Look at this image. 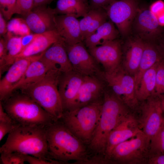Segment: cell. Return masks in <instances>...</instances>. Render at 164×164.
Instances as JSON below:
<instances>
[{"mask_svg":"<svg viewBox=\"0 0 164 164\" xmlns=\"http://www.w3.org/2000/svg\"><path fill=\"white\" fill-rule=\"evenodd\" d=\"M82 0L84 2L87 3V0Z\"/></svg>","mask_w":164,"mask_h":164,"instance_id":"f907efd6","label":"cell"},{"mask_svg":"<svg viewBox=\"0 0 164 164\" xmlns=\"http://www.w3.org/2000/svg\"><path fill=\"white\" fill-rule=\"evenodd\" d=\"M88 51L96 61L102 65L106 72L111 73L119 68L122 55L119 40L115 39L88 48Z\"/></svg>","mask_w":164,"mask_h":164,"instance_id":"4fadbf2b","label":"cell"},{"mask_svg":"<svg viewBox=\"0 0 164 164\" xmlns=\"http://www.w3.org/2000/svg\"><path fill=\"white\" fill-rule=\"evenodd\" d=\"M89 9L87 3L82 0H58L54 8L56 15H69L77 18L84 17Z\"/></svg>","mask_w":164,"mask_h":164,"instance_id":"4316f807","label":"cell"},{"mask_svg":"<svg viewBox=\"0 0 164 164\" xmlns=\"http://www.w3.org/2000/svg\"><path fill=\"white\" fill-rule=\"evenodd\" d=\"M163 125L164 127V121H163Z\"/></svg>","mask_w":164,"mask_h":164,"instance_id":"f5cc1de1","label":"cell"},{"mask_svg":"<svg viewBox=\"0 0 164 164\" xmlns=\"http://www.w3.org/2000/svg\"><path fill=\"white\" fill-rule=\"evenodd\" d=\"M46 136L50 158L61 163L72 160L82 163L87 159L84 142L60 120L46 127Z\"/></svg>","mask_w":164,"mask_h":164,"instance_id":"6da1fadb","label":"cell"},{"mask_svg":"<svg viewBox=\"0 0 164 164\" xmlns=\"http://www.w3.org/2000/svg\"><path fill=\"white\" fill-rule=\"evenodd\" d=\"M161 99L162 106L164 107V95L161 97Z\"/></svg>","mask_w":164,"mask_h":164,"instance_id":"681fc988","label":"cell"},{"mask_svg":"<svg viewBox=\"0 0 164 164\" xmlns=\"http://www.w3.org/2000/svg\"><path fill=\"white\" fill-rule=\"evenodd\" d=\"M149 160L151 164H164V153L153 155Z\"/></svg>","mask_w":164,"mask_h":164,"instance_id":"f6af8a7d","label":"cell"},{"mask_svg":"<svg viewBox=\"0 0 164 164\" xmlns=\"http://www.w3.org/2000/svg\"><path fill=\"white\" fill-rule=\"evenodd\" d=\"M62 74L56 70H49L41 80L21 91L36 102L56 121L61 119L64 111L58 87Z\"/></svg>","mask_w":164,"mask_h":164,"instance_id":"5b68a950","label":"cell"},{"mask_svg":"<svg viewBox=\"0 0 164 164\" xmlns=\"http://www.w3.org/2000/svg\"><path fill=\"white\" fill-rule=\"evenodd\" d=\"M160 26H164V12L157 17Z\"/></svg>","mask_w":164,"mask_h":164,"instance_id":"7dc6e473","label":"cell"},{"mask_svg":"<svg viewBox=\"0 0 164 164\" xmlns=\"http://www.w3.org/2000/svg\"><path fill=\"white\" fill-rule=\"evenodd\" d=\"M103 8L119 32L123 36H127L138 10L136 0H115Z\"/></svg>","mask_w":164,"mask_h":164,"instance_id":"ba28073f","label":"cell"},{"mask_svg":"<svg viewBox=\"0 0 164 164\" xmlns=\"http://www.w3.org/2000/svg\"><path fill=\"white\" fill-rule=\"evenodd\" d=\"M43 53L29 57L18 58L10 66L0 80L1 101H5L12 94L13 87L21 79L29 65L33 61L39 59Z\"/></svg>","mask_w":164,"mask_h":164,"instance_id":"8fae6325","label":"cell"},{"mask_svg":"<svg viewBox=\"0 0 164 164\" xmlns=\"http://www.w3.org/2000/svg\"><path fill=\"white\" fill-rule=\"evenodd\" d=\"M31 31L24 19H23L15 35L22 36L30 34Z\"/></svg>","mask_w":164,"mask_h":164,"instance_id":"b9f144b4","label":"cell"},{"mask_svg":"<svg viewBox=\"0 0 164 164\" xmlns=\"http://www.w3.org/2000/svg\"><path fill=\"white\" fill-rule=\"evenodd\" d=\"M23 19L14 18L9 22L7 25V32L15 34Z\"/></svg>","mask_w":164,"mask_h":164,"instance_id":"f35d334b","label":"cell"},{"mask_svg":"<svg viewBox=\"0 0 164 164\" xmlns=\"http://www.w3.org/2000/svg\"><path fill=\"white\" fill-rule=\"evenodd\" d=\"M61 39H62L56 30L41 33L34 41L22 50L16 59L41 53L53 44Z\"/></svg>","mask_w":164,"mask_h":164,"instance_id":"44dd1931","label":"cell"},{"mask_svg":"<svg viewBox=\"0 0 164 164\" xmlns=\"http://www.w3.org/2000/svg\"><path fill=\"white\" fill-rule=\"evenodd\" d=\"M2 13L0 12V35L5 36L7 32V25Z\"/></svg>","mask_w":164,"mask_h":164,"instance_id":"ee69618b","label":"cell"},{"mask_svg":"<svg viewBox=\"0 0 164 164\" xmlns=\"http://www.w3.org/2000/svg\"><path fill=\"white\" fill-rule=\"evenodd\" d=\"M56 15L54 9L42 6L33 9L24 16V20L31 31L41 34L56 30Z\"/></svg>","mask_w":164,"mask_h":164,"instance_id":"ac0fdd59","label":"cell"},{"mask_svg":"<svg viewBox=\"0 0 164 164\" xmlns=\"http://www.w3.org/2000/svg\"><path fill=\"white\" fill-rule=\"evenodd\" d=\"M162 108H163V111H164V107H162Z\"/></svg>","mask_w":164,"mask_h":164,"instance_id":"816d5d0a","label":"cell"},{"mask_svg":"<svg viewBox=\"0 0 164 164\" xmlns=\"http://www.w3.org/2000/svg\"><path fill=\"white\" fill-rule=\"evenodd\" d=\"M115 0H90L89 9L104 7Z\"/></svg>","mask_w":164,"mask_h":164,"instance_id":"60d3db41","label":"cell"},{"mask_svg":"<svg viewBox=\"0 0 164 164\" xmlns=\"http://www.w3.org/2000/svg\"><path fill=\"white\" fill-rule=\"evenodd\" d=\"M159 62L146 71L142 77L135 91L136 96L138 100L143 101L155 95L156 70Z\"/></svg>","mask_w":164,"mask_h":164,"instance_id":"484cf974","label":"cell"},{"mask_svg":"<svg viewBox=\"0 0 164 164\" xmlns=\"http://www.w3.org/2000/svg\"><path fill=\"white\" fill-rule=\"evenodd\" d=\"M163 58L159 46L157 47L150 43L145 42L144 48L138 69L134 77L135 91L145 72L156 63L163 59Z\"/></svg>","mask_w":164,"mask_h":164,"instance_id":"7402d4cb","label":"cell"},{"mask_svg":"<svg viewBox=\"0 0 164 164\" xmlns=\"http://www.w3.org/2000/svg\"><path fill=\"white\" fill-rule=\"evenodd\" d=\"M128 43L124 64L127 71L134 77L138 69L145 42L140 38H137L130 40Z\"/></svg>","mask_w":164,"mask_h":164,"instance_id":"603a6c76","label":"cell"},{"mask_svg":"<svg viewBox=\"0 0 164 164\" xmlns=\"http://www.w3.org/2000/svg\"><path fill=\"white\" fill-rule=\"evenodd\" d=\"M142 131L135 119L128 114L108 136L104 154L105 159H109L112 150L117 145L134 137Z\"/></svg>","mask_w":164,"mask_h":164,"instance_id":"9a60e30c","label":"cell"},{"mask_svg":"<svg viewBox=\"0 0 164 164\" xmlns=\"http://www.w3.org/2000/svg\"><path fill=\"white\" fill-rule=\"evenodd\" d=\"M1 102L5 111L19 125L47 127L56 121L36 102L21 92H14Z\"/></svg>","mask_w":164,"mask_h":164,"instance_id":"3957f363","label":"cell"},{"mask_svg":"<svg viewBox=\"0 0 164 164\" xmlns=\"http://www.w3.org/2000/svg\"><path fill=\"white\" fill-rule=\"evenodd\" d=\"M48 70L39 59L29 65L22 77L13 89V93L17 90L22 91L41 80Z\"/></svg>","mask_w":164,"mask_h":164,"instance_id":"cb8c5ba5","label":"cell"},{"mask_svg":"<svg viewBox=\"0 0 164 164\" xmlns=\"http://www.w3.org/2000/svg\"><path fill=\"white\" fill-rule=\"evenodd\" d=\"M149 144L142 131L132 139L117 145L112 150L109 159L119 163L141 162L147 155Z\"/></svg>","mask_w":164,"mask_h":164,"instance_id":"52a82bcc","label":"cell"},{"mask_svg":"<svg viewBox=\"0 0 164 164\" xmlns=\"http://www.w3.org/2000/svg\"><path fill=\"white\" fill-rule=\"evenodd\" d=\"M34 0H16L13 14H18L24 16L33 8Z\"/></svg>","mask_w":164,"mask_h":164,"instance_id":"d6a6232c","label":"cell"},{"mask_svg":"<svg viewBox=\"0 0 164 164\" xmlns=\"http://www.w3.org/2000/svg\"><path fill=\"white\" fill-rule=\"evenodd\" d=\"M25 161L30 164H59L60 162L53 159L48 160L44 159L32 155H25Z\"/></svg>","mask_w":164,"mask_h":164,"instance_id":"74e56055","label":"cell"},{"mask_svg":"<svg viewBox=\"0 0 164 164\" xmlns=\"http://www.w3.org/2000/svg\"><path fill=\"white\" fill-rule=\"evenodd\" d=\"M4 36L7 51L5 59L7 70L15 61L18 56L22 51V47L21 36H13V34L8 32Z\"/></svg>","mask_w":164,"mask_h":164,"instance_id":"83f0119b","label":"cell"},{"mask_svg":"<svg viewBox=\"0 0 164 164\" xmlns=\"http://www.w3.org/2000/svg\"><path fill=\"white\" fill-rule=\"evenodd\" d=\"M39 60L48 70H56L63 73L73 70L62 39L55 43L44 52Z\"/></svg>","mask_w":164,"mask_h":164,"instance_id":"2e32d148","label":"cell"},{"mask_svg":"<svg viewBox=\"0 0 164 164\" xmlns=\"http://www.w3.org/2000/svg\"><path fill=\"white\" fill-rule=\"evenodd\" d=\"M0 121L14 123L10 117L5 111L1 101L0 102Z\"/></svg>","mask_w":164,"mask_h":164,"instance_id":"7bdbcfd3","label":"cell"},{"mask_svg":"<svg viewBox=\"0 0 164 164\" xmlns=\"http://www.w3.org/2000/svg\"><path fill=\"white\" fill-rule=\"evenodd\" d=\"M64 45L73 70L84 76H94L97 72V61L83 41L72 45L64 43Z\"/></svg>","mask_w":164,"mask_h":164,"instance_id":"7c38bea8","label":"cell"},{"mask_svg":"<svg viewBox=\"0 0 164 164\" xmlns=\"http://www.w3.org/2000/svg\"><path fill=\"white\" fill-rule=\"evenodd\" d=\"M94 16L87 31L86 39L94 33L99 27L107 21L108 16L104 8H100L94 9Z\"/></svg>","mask_w":164,"mask_h":164,"instance_id":"f1b7e54d","label":"cell"},{"mask_svg":"<svg viewBox=\"0 0 164 164\" xmlns=\"http://www.w3.org/2000/svg\"><path fill=\"white\" fill-rule=\"evenodd\" d=\"M53 0H34V5L33 9L36 8L46 6Z\"/></svg>","mask_w":164,"mask_h":164,"instance_id":"bcb514c9","label":"cell"},{"mask_svg":"<svg viewBox=\"0 0 164 164\" xmlns=\"http://www.w3.org/2000/svg\"><path fill=\"white\" fill-rule=\"evenodd\" d=\"M135 18V29L141 39L155 40L162 38L163 29L150 9L138 10Z\"/></svg>","mask_w":164,"mask_h":164,"instance_id":"e0dca14e","label":"cell"},{"mask_svg":"<svg viewBox=\"0 0 164 164\" xmlns=\"http://www.w3.org/2000/svg\"><path fill=\"white\" fill-rule=\"evenodd\" d=\"M149 148L151 152L153 155L164 153V127L163 123L159 131L150 140Z\"/></svg>","mask_w":164,"mask_h":164,"instance_id":"f546056e","label":"cell"},{"mask_svg":"<svg viewBox=\"0 0 164 164\" xmlns=\"http://www.w3.org/2000/svg\"><path fill=\"white\" fill-rule=\"evenodd\" d=\"M7 51L6 43L5 39L1 38L0 40V75L6 70L5 67V59Z\"/></svg>","mask_w":164,"mask_h":164,"instance_id":"d590c367","label":"cell"},{"mask_svg":"<svg viewBox=\"0 0 164 164\" xmlns=\"http://www.w3.org/2000/svg\"><path fill=\"white\" fill-rule=\"evenodd\" d=\"M19 125L15 123L0 121V141L6 134L10 133Z\"/></svg>","mask_w":164,"mask_h":164,"instance_id":"8d00e7d4","label":"cell"},{"mask_svg":"<svg viewBox=\"0 0 164 164\" xmlns=\"http://www.w3.org/2000/svg\"><path fill=\"white\" fill-rule=\"evenodd\" d=\"M16 0H0V12L7 20L9 19L13 15Z\"/></svg>","mask_w":164,"mask_h":164,"instance_id":"836d02e7","label":"cell"},{"mask_svg":"<svg viewBox=\"0 0 164 164\" xmlns=\"http://www.w3.org/2000/svg\"><path fill=\"white\" fill-rule=\"evenodd\" d=\"M1 164H24L26 162L25 155L17 152L0 153Z\"/></svg>","mask_w":164,"mask_h":164,"instance_id":"1f68e13d","label":"cell"},{"mask_svg":"<svg viewBox=\"0 0 164 164\" xmlns=\"http://www.w3.org/2000/svg\"><path fill=\"white\" fill-rule=\"evenodd\" d=\"M119 32L112 21H106L84 40L85 44L88 48L101 45L116 39Z\"/></svg>","mask_w":164,"mask_h":164,"instance_id":"d4e9b609","label":"cell"},{"mask_svg":"<svg viewBox=\"0 0 164 164\" xmlns=\"http://www.w3.org/2000/svg\"><path fill=\"white\" fill-rule=\"evenodd\" d=\"M142 108L141 126L149 142L162 127L164 121L161 97L155 95L148 98Z\"/></svg>","mask_w":164,"mask_h":164,"instance_id":"30bf717a","label":"cell"},{"mask_svg":"<svg viewBox=\"0 0 164 164\" xmlns=\"http://www.w3.org/2000/svg\"><path fill=\"white\" fill-rule=\"evenodd\" d=\"M46 127L19 125L9 134L0 148V152H17L46 160H53L49 156Z\"/></svg>","mask_w":164,"mask_h":164,"instance_id":"7a4b0ae2","label":"cell"},{"mask_svg":"<svg viewBox=\"0 0 164 164\" xmlns=\"http://www.w3.org/2000/svg\"><path fill=\"white\" fill-rule=\"evenodd\" d=\"M56 30L65 44L72 45L82 42L79 21L69 15H56Z\"/></svg>","mask_w":164,"mask_h":164,"instance_id":"d6986e66","label":"cell"},{"mask_svg":"<svg viewBox=\"0 0 164 164\" xmlns=\"http://www.w3.org/2000/svg\"><path fill=\"white\" fill-rule=\"evenodd\" d=\"M94 9H90L87 14L79 21V24L82 39H85L87 33L94 14Z\"/></svg>","mask_w":164,"mask_h":164,"instance_id":"e575fe53","label":"cell"},{"mask_svg":"<svg viewBox=\"0 0 164 164\" xmlns=\"http://www.w3.org/2000/svg\"><path fill=\"white\" fill-rule=\"evenodd\" d=\"M40 34L36 33H30L21 36L22 50L34 41Z\"/></svg>","mask_w":164,"mask_h":164,"instance_id":"ab89813d","label":"cell"},{"mask_svg":"<svg viewBox=\"0 0 164 164\" xmlns=\"http://www.w3.org/2000/svg\"><path fill=\"white\" fill-rule=\"evenodd\" d=\"M163 58H164V38L161 40L160 46H159Z\"/></svg>","mask_w":164,"mask_h":164,"instance_id":"c3c4849f","label":"cell"},{"mask_svg":"<svg viewBox=\"0 0 164 164\" xmlns=\"http://www.w3.org/2000/svg\"><path fill=\"white\" fill-rule=\"evenodd\" d=\"M155 95L161 97L164 95V60L159 61L157 68Z\"/></svg>","mask_w":164,"mask_h":164,"instance_id":"4dcf8cb0","label":"cell"},{"mask_svg":"<svg viewBox=\"0 0 164 164\" xmlns=\"http://www.w3.org/2000/svg\"><path fill=\"white\" fill-rule=\"evenodd\" d=\"M104 77L117 96L128 106L133 108L138 100L135 95L134 77L118 68L111 73L105 72Z\"/></svg>","mask_w":164,"mask_h":164,"instance_id":"9c48e42d","label":"cell"},{"mask_svg":"<svg viewBox=\"0 0 164 164\" xmlns=\"http://www.w3.org/2000/svg\"><path fill=\"white\" fill-rule=\"evenodd\" d=\"M84 77L73 70L60 75L58 87L64 111L73 109Z\"/></svg>","mask_w":164,"mask_h":164,"instance_id":"5bb4252c","label":"cell"},{"mask_svg":"<svg viewBox=\"0 0 164 164\" xmlns=\"http://www.w3.org/2000/svg\"><path fill=\"white\" fill-rule=\"evenodd\" d=\"M102 89L101 82L94 75L85 76L72 110L99 101Z\"/></svg>","mask_w":164,"mask_h":164,"instance_id":"ffe728a7","label":"cell"},{"mask_svg":"<svg viewBox=\"0 0 164 164\" xmlns=\"http://www.w3.org/2000/svg\"><path fill=\"white\" fill-rule=\"evenodd\" d=\"M127 114L122 102L118 97L105 94L99 120L90 143L91 148L104 155L109 135Z\"/></svg>","mask_w":164,"mask_h":164,"instance_id":"277c9868","label":"cell"},{"mask_svg":"<svg viewBox=\"0 0 164 164\" xmlns=\"http://www.w3.org/2000/svg\"><path fill=\"white\" fill-rule=\"evenodd\" d=\"M102 104L98 101L64 111L60 120L82 142L90 143L99 120Z\"/></svg>","mask_w":164,"mask_h":164,"instance_id":"8992f818","label":"cell"}]
</instances>
